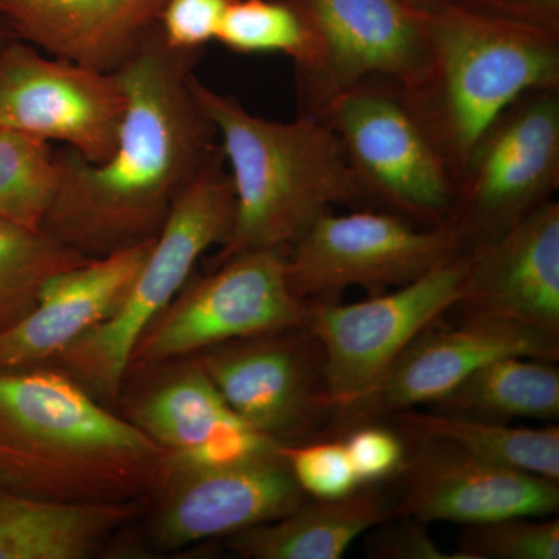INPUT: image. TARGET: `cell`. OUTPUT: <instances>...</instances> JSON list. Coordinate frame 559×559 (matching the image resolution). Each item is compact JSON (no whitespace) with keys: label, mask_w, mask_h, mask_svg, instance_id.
<instances>
[{"label":"cell","mask_w":559,"mask_h":559,"mask_svg":"<svg viewBox=\"0 0 559 559\" xmlns=\"http://www.w3.org/2000/svg\"><path fill=\"white\" fill-rule=\"evenodd\" d=\"M124 106L117 73L51 57L14 36L0 46V127L64 143L100 164L116 146Z\"/></svg>","instance_id":"13"},{"label":"cell","mask_w":559,"mask_h":559,"mask_svg":"<svg viewBox=\"0 0 559 559\" xmlns=\"http://www.w3.org/2000/svg\"><path fill=\"white\" fill-rule=\"evenodd\" d=\"M87 260L43 227L0 218V333L36 307L51 278Z\"/></svg>","instance_id":"25"},{"label":"cell","mask_w":559,"mask_h":559,"mask_svg":"<svg viewBox=\"0 0 559 559\" xmlns=\"http://www.w3.org/2000/svg\"><path fill=\"white\" fill-rule=\"evenodd\" d=\"M278 450L307 498L341 499L362 488L342 439L282 443Z\"/></svg>","instance_id":"29"},{"label":"cell","mask_w":559,"mask_h":559,"mask_svg":"<svg viewBox=\"0 0 559 559\" xmlns=\"http://www.w3.org/2000/svg\"><path fill=\"white\" fill-rule=\"evenodd\" d=\"M191 87L218 134L235 197L229 237L210 267L255 250H288L333 205L369 201L336 132L314 114L267 120L197 75Z\"/></svg>","instance_id":"3"},{"label":"cell","mask_w":559,"mask_h":559,"mask_svg":"<svg viewBox=\"0 0 559 559\" xmlns=\"http://www.w3.org/2000/svg\"><path fill=\"white\" fill-rule=\"evenodd\" d=\"M140 514L139 503H66L0 485V559H87Z\"/></svg>","instance_id":"21"},{"label":"cell","mask_w":559,"mask_h":559,"mask_svg":"<svg viewBox=\"0 0 559 559\" xmlns=\"http://www.w3.org/2000/svg\"><path fill=\"white\" fill-rule=\"evenodd\" d=\"M559 340L510 322L460 312L455 325L440 319L421 331L401 353L369 399L348 418L395 415L436 404L469 374L503 356L558 359Z\"/></svg>","instance_id":"17"},{"label":"cell","mask_w":559,"mask_h":559,"mask_svg":"<svg viewBox=\"0 0 559 559\" xmlns=\"http://www.w3.org/2000/svg\"><path fill=\"white\" fill-rule=\"evenodd\" d=\"M437 411L509 421L559 417V371L550 360L503 356L485 364L433 404Z\"/></svg>","instance_id":"24"},{"label":"cell","mask_w":559,"mask_h":559,"mask_svg":"<svg viewBox=\"0 0 559 559\" xmlns=\"http://www.w3.org/2000/svg\"><path fill=\"white\" fill-rule=\"evenodd\" d=\"M116 411L171 462L221 465L280 444L242 421L193 358L128 369Z\"/></svg>","instance_id":"15"},{"label":"cell","mask_w":559,"mask_h":559,"mask_svg":"<svg viewBox=\"0 0 559 559\" xmlns=\"http://www.w3.org/2000/svg\"><path fill=\"white\" fill-rule=\"evenodd\" d=\"M468 255L356 304L310 301L308 323L323 353L326 401L348 417L369 399L415 337L462 299Z\"/></svg>","instance_id":"7"},{"label":"cell","mask_w":559,"mask_h":559,"mask_svg":"<svg viewBox=\"0 0 559 559\" xmlns=\"http://www.w3.org/2000/svg\"><path fill=\"white\" fill-rule=\"evenodd\" d=\"M466 255L462 299L452 310L510 320L559 340L557 201H547Z\"/></svg>","instance_id":"18"},{"label":"cell","mask_w":559,"mask_h":559,"mask_svg":"<svg viewBox=\"0 0 559 559\" xmlns=\"http://www.w3.org/2000/svg\"><path fill=\"white\" fill-rule=\"evenodd\" d=\"M168 454L53 364L0 369V485L66 503H143Z\"/></svg>","instance_id":"2"},{"label":"cell","mask_w":559,"mask_h":559,"mask_svg":"<svg viewBox=\"0 0 559 559\" xmlns=\"http://www.w3.org/2000/svg\"><path fill=\"white\" fill-rule=\"evenodd\" d=\"M307 114L336 132L367 200L423 227L450 226L457 183L399 87L359 84Z\"/></svg>","instance_id":"6"},{"label":"cell","mask_w":559,"mask_h":559,"mask_svg":"<svg viewBox=\"0 0 559 559\" xmlns=\"http://www.w3.org/2000/svg\"><path fill=\"white\" fill-rule=\"evenodd\" d=\"M415 2H417V0H415ZM419 5H421V3H419Z\"/></svg>","instance_id":"36"},{"label":"cell","mask_w":559,"mask_h":559,"mask_svg":"<svg viewBox=\"0 0 559 559\" xmlns=\"http://www.w3.org/2000/svg\"><path fill=\"white\" fill-rule=\"evenodd\" d=\"M481 11L530 27L559 33V0H499Z\"/></svg>","instance_id":"33"},{"label":"cell","mask_w":559,"mask_h":559,"mask_svg":"<svg viewBox=\"0 0 559 559\" xmlns=\"http://www.w3.org/2000/svg\"><path fill=\"white\" fill-rule=\"evenodd\" d=\"M425 76L403 92L454 176L518 100L559 90V33L487 11L429 7Z\"/></svg>","instance_id":"4"},{"label":"cell","mask_w":559,"mask_h":559,"mask_svg":"<svg viewBox=\"0 0 559 559\" xmlns=\"http://www.w3.org/2000/svg\"><path fill=\"white\" fill-rule=\"evenodd\" d=\"M465 252L451 226L415 227L392 212H326L286 252L290 289L308 301L333 300L359 286L380 294L415 282Z\"/></svg>","instance_id":"9"},{"label":"cell","mask_w":559,"mask_h":559,"mask_svg":"<svg viewBox=\"0 0 559 559\" xmlns=\"http://www.w3.org/2000/svg\"><path fill=\"white\" fill-rule=\"evenodd\" d=\"M216 43L235 53H280L299 79L318 72L320 50L310 22L289 0H231Z\"/></svg>","instance_id":"26"},{"label":"cell","mask_w":559,"mask_h":559,"mask_svg":"<svg viewBox=\"0 0 559 559\" xmlns=\"http://www.w3.org/2000/svg\"><path fill=\"white\" fill-rule=\"evenodd\" d=\"M407 436L444 441L506 468L559 481V429L514 428L495 419L409 409L392 415Z\"/></svg>","instance_id":"23"},{"label":"cell","mask_w":559,"mask_h":559,"mask_svg":"<svg viewBox=\"0 0 559 559\" xmlns=\"http://www.w3.org/2000/svg\"><path fill=\"white\" fill-rule=\"evenodd\" d=\"M366 539V555L377 559H468L457 550L441 549L425 528V522L401 518L389 520L370 530Z\"/></svg>","instance_id":"32"},{"label":"cell","mask_w":559,"mask_h":559,"mask_svg":"<svg viewBox=\"0 0 559 559\" xmlns=\"http://www.w3.org/2000/svg\"><path fill=\"white\" fill-rule=\"evenodd\" d=\"M370 488L341 499L305 500L277 521L229 536V549L246 559H340L356 539L389 520V503Z\"/></svg>","instance_id":"22"},{"label":"cell","mask_w":559,"mask_h":559,"mask_svg":"<svg viewBox=\"0 0 559 559\" xmlns=\"http://www.w3.org/2000/svg\"><path fill=\"white\" fill-rule=\"evenodd\" d=\"M153 242L87 260L51 278L36 307L0 333V369L50 364L108 320L127 299Z\"/></svg>","instance_id":"19"},{"label":"cell","mask_w":559,"mask_h":559,"mask_svg":"<svg viewBox=\"0 0 559 559\" xmlns=\"http://www.w3.org/2000/svg\"><path fill=\"white\" fill-rule=\"evenodd\" d=\"M280 444L221 465L168 459L165 476L145 500L151 544L157 550H178L229 538L299 509L310 498L294 479Z\"/></svg>","instance_id":"12"},{"label":"cell","mask_w":559,"mask_h":559,"mask_svg":"<svg viewBox=\"0 0 559 559\" xmlns=\"http://www.w3.org/2000/svg\"><path fill=\"white\" fill-rule=\"evenodd\" d=\"M286 252L241 253L210 267L207 274L191 275L139 337L130 369L191 358L224 342L307 325L310 301L290 289Z\"/></svg>","instance_id":"8"},{"label":"cell","mask_w":559,"mask_h":559,"mask_svg":"<svg viewBox=\"0 0 559 559\" xmlns=\"http://www.w3.org/2000/svg\"><path fill=\"white\" fill-rule=\"evenodd\" d=\"M201 51L173 49L160 28L116 72L124 106L116 146L92 164L57 150L60 180L43 229L87 259L156 240L173 205L219 151L191 80Z\"/></svg>","instance_id":"1"},{"label":"cell","mask_w":559,"mask_h":559,"mask_svg":"<svg viewBox=\"0 0 559 559\" xmlns=\"http://www.w3.org/2000/svg\"><path fill=\"white\" fill-rule=\"evenodd\" d=\"M559 187V90L530 92L487 132L457 182L450 226L465 250L496 240Z\"/></svg>","instance_id":"10"},{"label":"cell","mask_w":559,"mask_h":559,"mask_svg":"<svg viewBox=\"0 0 559 559\" xmlns=\"http://www.w3.org/2000/svg\"><path fill=\"white\" fill-rule=\"evenodd\" d=\"M234 213V189L219 148L173 205L119 310L50 364L114 409L139 337L178 296L204 253L227 240Z\"/></svg>","instance_id":"5"},{"label":"cell","mask_w":559,"mask_h":559,"mask_svg":"<svg viewBox=\"0 0 559 559\" xmlns=\"http://www.w3.org/2000/svg\"><path fill=\"white\" fill-rule=\"evenodd\" d=\"M403 496L395 514L429 522L479 524L500 518L555 516L558 481L485 462L444 441L409 436Z\"/></svg>","instance_id":"16"},{"label":"cell","mask_w":559,"mask_h":559,"mask_svg":"<svg viewBox=\"0 0 559 559\" xmlns=\"http://www.w3.org/2000/svg\"><path fill=\"white\" fill-rule=\"evenodd\" d=\"M459 554L468 559H558V518L510 516L465 525Z\"/></svg>","instance_id":"28"},{"label":"cell","mask_w":559,"mask_h":559,"mask_svg":"<svg viewBox=\"0 0 559 559\" xmlns=\"http://www.w3.org/2000/svg\"><path fill=\"white\" fill-rule=\"evenodd\" d=\"M417 2L425 7L457 5L481 10L495 5L499 0H417Z\"/></svg>","instance_id":"34"},{"label":"cell","mask_w":559,"mask_h":559,"mask_svg":"<svg viewBox=\"0 0 559 559\" xmlns=\"http://www.w3.org/2000/svg\"><path fill=\"white\" fill-rule=\"evenodd\" d=\"M231 0H167L162 9V38L173 49L201 51L216 40Z\"/></svg>","instance_id":"31"},{"label":"cell","mask_w":559,"mask_h":559,"mask_svg":"<svg viewBox=\"0 0 559 559\" xmlns=\"http://www.w3.org/2000/svg\"><path fill=\"white\" fill-rule=\"evenodd\" d=\"M165 2L0 0V22L44 53L116 73L159 31Z\"/></svg>","instance_id":"20"},{"label":"cell","mask_w":559,"mask_h":559,"mask_svg":"<svg viewBox=\"0 0 559 559\" xmlns=\"http://www.w3.org/2000/svg\"><path fill=\"white\" fill-rule=\"evenodd\" d=\"M191 358L242 421L278 443L319 439L333 414L322 348L308 325L224 342Z\"/></svg>","instance_id":"11"},{"label":"cell","mask_w":559,"mask_h":559,"mask_svg":"<svg viewBox=\"0 0 559 559\" xmlns=\"http://www.w3.org/2000/svg\"><path fill=\"white\" fill-rule=\"evenodd\" d=\"M10 38H13V35L9 31H7L5 25L0 22V46H2L3 43H7Z\"/></svg>","instance_id":"35"},{"label":"cell","mask_w":559,"mask_h":559,"mask_svg":"<svg viewBox=\"0 0 559 559\" xmlns=\"http://www.w3.org/2000/svg\"><path fill=\"white\" fill-rule=\"evenodd\" d=\"M310 22L318 72L299 79L308 105L364 83L407 91L430 58L429 7L415 0H289Z\"/></svg>","instance_id":"14"},{"label":"cell","mask_w":559,"mask_h":559,"mask_svg":"<svg viewBox=\"0 0 559 559\" xmlns=\"http://www.w3.org/2000/svg\"><path fill=\"white\" fill-rule=\"evenodd\" d=\"M342 441L362 487L392 479L406 462L407 448L403 437L384 426H355Z\"/></svg>","instance_id":"30"},{"label":"cell","mask_w":559,"mask_h":559,"mask_svg":"<svg viewBox=\"0 0 559 559\" xmlns=\"http://www.w3.org/2000/svg\"><path fill=\"white\" fill-rule=\"evenodd\" d=\"M60 180L57 150L0 127V218L43 227Z\"/></svg>","instance_id":"27"}]
</instances>
